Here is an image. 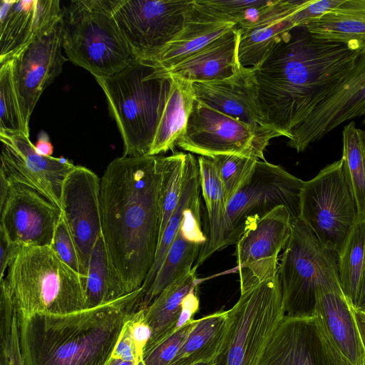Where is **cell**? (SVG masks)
Here are the masks:
<instances>
[{
  "label": "cell",
  "instance_id": "30",
  "mask_svg": "<svg viewBox=\"0 0 365 365\" xmlns=\"http://www.w3.org/2000/svg\"><path fill=\"white\" fill-rule=\"evenodd\" d=\"M196 269L193 267L189 274L166 287L144 309L145 320L151 329V336L145 348L176 330L182 301L196 289Z\"/></svg>",
  "mask_w": 365,
  "mask_h": 365
},
{
  "label": "cell",
  "instance_id": "37",
  "mask_svg": "<svg viewBox=\"0 0 365 365\" xmlns=\"http://www.w3.org/2000/svg\"><path fill=\"white\" fill-rule=\"evenodd\" d=\"M0 65V131L21 133L29 137L24 125L14 82L13 61Z\"/></svg>",
  "mask_w": 365,
  "mask_h": 365
},
{
  "label": "cell",
  "instance_id": "35",
  "mask_svg": "<svg viewBox=\"0 0 365 365\" xmlns=\"http://www.w3.org/2000/svg\"><path fill=\"white\" fill-rule=\"evenodd\" d=\"M343 168L357 208V220H365V159L359 128L351 120L342 131Z\"/></svg>",
  "mask_w": 365,
  "mask_h": 365
},
{
  "label": "cell",
  "instance_id": "45",
  "mask_svg": "<svg viewBox=\"0 0 365 365\" xmlns=\"http://www.w3.org/2000/svg\"><path fill=\"white\" fill-rule=\"evenodd\" d=\"M110 357L135 364L142 359L138 354L125 321Z\"/></svg>",
  "mask_w": 365,
  "mask_h": 365
},
{
  "label": "cell",
  "instance_id": "47",
  "mask_svg": "<svg viewBox=\"0 0 365 365\" xmlns=\"http://www.w3.org/2000/svg\"><path fill=\"white\" fill-rule=\"evenodd\" d=\"M21 247L10 242L0 232V272L1 279L4 277L6 270L11 260L16 256Z\"/></svg>",
  "mask_w": 365,
  "mask_h": 365
},
{
  "label": "cell",
  "instance_id": "7",
  "mask_svg": "<svg viewBox=\"0 0 365 365\" xmlns=\"http://www.w3.org/2000/svg\"><path fill=\"white\" fill-rule=\"evenodd\" d=\"M277 274L287 317L316 316L317 290L341 287L337 254L325 247L299 217L292 220Z\"/></svg>",
  "mask_w": 365,
  "mask_h": 365
},
{
  "label": "cell",
  "instance_id": "13",
  "mask_svg": "<svg viewBox=\"0 0 365 365\" xmlns=\"http://www.w3.org/2000/svg\"><path fill=\"white\" fill-rule=\"evenodd\" d=\"M0 174L9 183L33 188L61 208L64 181L76 165L64 158L38 153L29 137L21 133L0 131Z\"/></svg>",
  "mask_w": 365,
  "mask_h": 365
},
{
  "label": "cell",
  "instance_id": "50",
  "mask_svg": "<svg viewBox=\"0 0 365 365\" xmlns=\"http://www.w3.org/2000/svg\"><path fill=\"white\" fill-rule=\"evenodd\" d=\"M353 308L356 310L365 312V269L356 303Z\"/></svg>",
  "mask_w": 365,
  "mask_h": 365
},
{
  "label": "cell",
  "instance_id": "20",
  "mask_svg": "<svg viewBox=\"0 0 365 365\" xmlns=\"http://www.w3.org/2000/svg\"><path fill=\"white\" fill-rule=\"evenodd\" d=\"M58 0H1L0 64L14 59L63 19Z\"/></svg>",
  "mask_w": 365,
  "mask_h": 365
},
{
  "label": "cell",
  "instance_id": "8",
  "mask_svg": "<svg viewBox=\"0 0 365 365\" xmlns=\"http://www.w3.org/2000/svg\"><path fill=\"white\" fill-rule=\"evenodd\" d=\"M227 311V331L214 365H259L284 317L278 274L241 293Z\"/></svg>",
  "mask_w": 365,
  "mask_h": 365
},
{
  "label": "cell",
  "instance_id": "32",
  "mask_svg": "<svg viewBox=\"0 0 365 365\" xmlns=\"http://www.w3.org/2000/svg\"><path fill=\"white\" fill-rule=\"evenodd\" d=\"M200 179L198 161L192 153H186L182 191L158 244L153 265L142 286L143 296L150 288L168 251L180 227L187 210L200 200Z\"/></svg>",
  "mask_w": 365,
  "mask_h": 365
},
{
  "label": "cell",
  "instance_id": "15",
  "mask_svg": "<svg viewBox=\"0 0 365 365\" xmlns=\"http://www.w3.org/2000/svg\"><path fill=\"white\" fill-rule=\"evenodd\" d=\"M259 365H354L334 344L317 316L284 317Z\"/></svg>",
  "mask_w": 365,
  "mask_h": 365
},
{
  "label": "cell",
  "instance_id": "42",
  "mask_svg": "<svg viewBox=\"0 0 365 365\" xmlns=\"http://www.w3.org/2000/svg\"><path fill=\"white\" fill-rule=\"evenodd\" d=\"M344 0H309L307 4L290 16L294 27H304L335 9Z\"/></svg>",
  "mask_w": 365,
  "mask_h": 365
},
{
  "label": "cell",
  "instance_id": "33",
  "mask_svg": "<svg viewBox=\"0 0 365 365\" xmlns=\"http://www.w3.org/2000/svg\"><path fill=\"white\" fill-rule=\"evenodd\" d=\"M86 294L88 308L128 294L113 269L102 233L91 253L86 278Z\"/></svg>",
  "mask_w": 365,
  "mask_h": 365
},
{
  "label": "cell",
  "instance_id": "9",
  "mask_svg": "<svg viewBox=\"0 0 365 365\" xmlns=\"http://www.w3.org/2000/svg\"><path fill=\"white\" fill-rule=\"evenodd\" d=\"M299 218L325 247L339 255L357 221L356 201L341 158L304 181Z\"/></svg>",
  "mask_w": 365,
  "mask_h": 365
},
{
  "label": "cell",
  "instance_id": "29",
  "mask_svg": "<svg viewBox=\"0 0 365 365\" xmlns=\"http://www.w3.org/2000/svg\"><path fill=\"white\" fill-rule=\"evenodd\" d=\"M200 187L208 217V235L194 265L197 268L214 252L223 248L227 200L222 182L210 158H197Z\"/></svg>",
  "mask_w": 365,
  "mask_h": 365
},
{
  "label": "cell",
  "instance_id": "25",
  "mask_svg": "<svg viewBox=\"0 0 365 365\" xmlns=\"http://www.w3.org/2000/svg\"><path fill=\"white\" fill-rule=\"evenodd\" d=\"M316 316L337 349L353 364L365 365L353 307L341 287L324 286L317 290Z\"/></svg>",
  "mask_w": 365,
  "mask_h": 365
},
{
  "label": "cell",
  "instance_id": "41",
  "mask_svg": "<svg viewBox=\"0 0 365 365\" xmlns=\"http://www.w3.org/2000/svg\"><path fill=\"white\" fill-rule=\"evenodd\" d=\"M0 365H24L21 350L18 316L11 329L0 331Z\"/></svg>",
  "mask_w": 365,
  "mask_h": 365
},
{
  "label": "cell",
  "instance_id": "23",
  "mask_svg": "<svg viewBox=\"0 0 365 365\" xmlns=\"http://www.w3.org/2000/svg\"><path fill=\"white\" fill-rule=\"evenodd\" d=\"M200 201L187 210L180 227L138 309H145L160 293L173 282L189 274L206 242L200 221Z\"/></svg>",
  "mask_w": 365,
  "mask_h": 365
},
{
  "label": "cell",
  "instance_id": "12",
  "mask_svg": "<svg viewBox=\"0 0 365 365\" xmlns=\"http://www.w3.org/2000/svg\"><path fill=\"white\" fill-rule=\"evenodd\" d=\"M191 0H118L113 15L133 56L148 61L182 29Z\"/></svg>",
  "mask_w": 365,
  "mask_h": 365
},
{
  "label": "cell",
  "instance_id": "34",
  "mask_svg": "<svg viewBox=\"0 0 365 365\" xmlns=\"http://www.w3.org/2000/svg\"><path fill=\"white\" fill-rule=\"evenodd\" d=\"M365 269V220H357L338 255L341 289L354 307Z\"/></svg>",
  "mask_w": 365,
  "mask_h": 365
},
{
  "label": "cell",
  "instance_id": "53",
  "mask_svg": "<svg viewBox=\"0 0 365 365\" xmlns=\"http://www.w3.org/2000/svg\"><path fill=\"white\" fill-rule=\"evenodd\" d=\"M215 360H206V361H197L191 365H214Z\"/></svg>",
  "mask_w": 365,
  "mask_h": 365
},
{
  "label": "cell",
  "instance_id": "27",
  "mask_svg": "<svg viewBox=\"0 0 365 365\" xmlns=\"http://www.w3.org/2000/svg\"><path fill=\"white\" fill-rule=\"evenodd\" d=\"M304 27L316 38L342 43L360 53L365 52V0H344Z\"/></svg>",
  "mask_w": 365,
  "mask_h": 365
},
{
  "label": "cell",
  "instance_id": "11",
  "mask_svg": "<svg viewBox=\"0 0 365 365\" xmlns=\"http://www.w3.org/2000/svg\"><path fill=\"white\" fill-rule=\"evenodd\" d=\"M279 136L272 128L251 126L195 100L176 145L208 158L235 155L265 160L264 151L270 140Z\"/></svg>",
  "mask_w": 365,
  "mask_h": 365
},
{
  "label": "cell",
  "instance_id": "38",
  "mask_svg": "<svg viewBox=\"0 0 365 365\" xmlns=\"http://www.w3.org/2000/svg\"><path fill=\"white\" fill-rule=\"evenodd\" d=\"M210 158L223 186L227 202L250 175L258 160L235 155H218Z\"/></svg>",
  "mask_w": 365,
  "mask_h": 365
},
{
  "label": "cell",
  "instance_id": "44",
  "mask_svg": "<svg viewBox=\"0 0 365 365\" xmlns=\"http://www.w3.org/2000/svg\"><path fill=\"white\" fill-rule=\"evenodd\" d=\"M125 322L130 332L140 357L143 359L145 348L151 336V329L145 320V309L130 312Z\"/></svg>",
  "mask_w": 365,
  "mask_h": 365
},
{
  "label": "cell",
  "instance_id": "4",
  "mask_svg": "<svg viewBox=\"0 0 365 365\" xmlns=\"http://www.w3.org/2000/svg\"><path fill=\"white\" fill-rule=\"evenodd\" d=\"M86 277L65 264L51 246H22L1 279L19 318L64 314L88 308Z\"/></svg>",
  "mask_w": 365,
  "mask_h": 365
},
{
  "label": "cell",
  "instance_id": "1",
  "mask_svg": "<svg viewBox=\"0 0 365 365\" xmlns=\"http://www.w3.org/2000/svg\"><path fill=\"white\" fill-rule=\"evenodd\" d=\"M164 156L123 155L101 179V232L125 292L140 289L160 242Z\"/></svg>",
  "mask_w": 365,
  "mask_h": 365
},
{
  "label": "cell",
  "instance_id": "26",
  "mask_svg": "<svg viewBox=\"0 0 365 365\" xmlns=\"http://www.w3.org/2000/svg\"><path fill=\"white\" fill-rule=\"evenodd\" d=\"M309 0H280L277 9L255 26L239 30V63L243 67L258 66L284 37L295 28L290 16Z\"/></svg>",
  "mask_w": 365,
  "mask_h": 365
},
{
  "label": "cell",
  "instance_id": "6",
  "mask_svg": "<svg viewBox=\"0 0 365 365\" xmlns=\"http://www.w3.org/2000/svg\"><path fill=\"white\" fill-rule=\"evenodd\" d=\"M118 0H75L63 9V48L94 77L113 75L135 62L113 11Z\"/></svg>",
  "mask_w": 365,
  "mask_h": 365
},
{
  "label": "cell",
  "instance_id": "49",
  "mask_svg": "<svg viewBox=\"0 0 365 365\" xmlns=\"http://www.w3.org/2000/svg\"><path fill=\"white\" fill-rule=\"evenodd\" d=\"M353 311L365 357V312L356 310L354 308Z\"/></svg>",
  "mask_w": 365,
  "mask_h": 365
},
{
  "label": "cell",
  "instance_id": "17",
  "mask_svg": "<svg viewBox=\"0 0 365 365\" xmlns=\"http://www.w3.org/2000/svg\"><path fill=\"white\" fill-rule=\"evenodd\" d=\"M63 19L38 38L13 61V77L24 125L29 133L32 112L43 91L63 71L68 59L62 53Z\"/></svg>",
  "mask_w": 365,
  "mask_h": 365
},
{
  "label": "cell",
  "instance_id": "40",
  "mask_svg": "<svg viewBox=\"0 0 365 365\" xmlns=\"http://www.w3.org/2000/svg\"><path fill=\"white\" fill-rule=\"evenodd\" d=\"M50 246L65 264L84 276L75 242L63 214L56 227Z\"/></svg>",
  "mask_w": 365,
  "mask_h": 365
},
{
  "label": "cell",
  "instance_id": "43",
  "mask_svg": "<svg viewBox=\"0 0 365 365\" xmlns=\"http://www.w3.org/2000/svg\"><path fill=\"white\" fill-rule=\"evenodd\" d=\"M220 17L237 25L244 11L256 5L259 0H200Z\"/></svg>",
  "mask_w": 365,
  "mask_h": 365
},
{
  "label": "cell",
  "instance_id": "16",
  "mask_svg": "<svg viewBox=\"0 0 365 365\" xmlns=\"http://www.w3.org/2000/svg\"><path fill=\"white\" fill-rule=\"evenodd\" d=\"M0 232L19 247L50 246L61 209L29 187L9 183L0 204Z\"/></svg>",
  "mask_w": 365,
  "mask_h": 365
},
{
  "label": "cell",
  "instance_id": "28",
  "mask_svg": "<svg viewBox=\"0 0 365 365\" xmlns=\"http://www.w3.org/2000/svg\"><path fill=\"white\" fill-rule=\"evenodd\" d=\"M168 97L159 121L149 155L173 150L186 129L195 99L192 83L170 77Z\"/></svg>",
  "mask_w": 365,
  "mask_h": 365
},
{
  "label": "cell",
  "instance_id": "3",
  "mask_svg": "<svg viewBox=\"0 0 365 365\" xmlns=\"http://www.w3.org/2000/svg\"><path fill=\"white\" fill-rule=\"evenodd\" d=\"M142 295L140 288L68 314L18 317L24 365H105Z\"/></svg>",
  "mask_w": 365,
  "mask_h": 365
},
{
  "label": "cell",
  "instance_id": "2",
  "mask_svg": "<svg viewBox=\"0 0 365 365\" xmlns=\"http://www.w3.org/2000/svg\"><path fill=\"white\" fill-rule=\"evenodd\" d=\"M360 53L294 28L257 67L258 104L265 124L287 138L336 89Z\"/></svg>",
  "mask_w": 365,
  "mask_h": 365
},
{
  "label": "cell",
  "instance_id": "21",
  "mask_svg": "<svg viewBox=\"0 0 365 365\" xmlns=\"http://www.w3.org/2000/svg\"><path fill=\"white\" fill-rule=\"evenodd\" d=\"M195 99L255 128H269L259 106L252 68L240 64L231 76L215 81L193 83Z\"/></svg>",
  "mask_w": 365,
  "mask_h": 365
},
{
  "label": "cell",
  "instance_id": "52",
  "mask_svg": "<svg viewBox=\"0 0 365 365\" xmlns=\"http://www.w3.org/2000/svg\"><path fill=\"white\" fill-rule=\"evenodd\" d=\"M359 138L360 142L362 148L363 154L365 159V130L359 129Z\"/></svg>",
  "mask_w": 365,
  "mask_h": 365
},
{
  "label": "cell",
  "instance_id": "18",
  "mask_svg": "<svg viewBox=\"0 0 365 365\" xmlns=\"http://www.w3.org/2000/svg\"><path fill=\"white\" fill-rule=\"evenodd\" d=\"M365 115V52L331 94L291 133L287 145L297 153L345 122Z\"/></svg>",
  "mask_w": 365,
  "mask_h": 365
},
{
  "label": "cell",
  "instance_id": "36",
  "mask_svg": "<svg viewBox=\"0 0 365 365\" xmlns=\"http://www.w3.org/2000/svg\"><path fill=\"white\" fill-rule=\"evenodd\" d=\"M185 156L186 153L180 152L164 157L160 240L180 197L185 173Z\"/></svg>",
  "mask_w": 365,
  "mask_h": 365
},
{
  "label": "cell",
  "instance_id": "48",
  "mask_svg": "<svg viewBox=\"0 0 365 365\" xmlns=\"http://www.w3.org/2000/svg\"><path fill=\"white\" fill-rule=\"evenodd\" d=\"M35 148L38 153L44 156H51L53 151L49 137L44 131L39 133Z\"/></svg>",
  "mask_w": 365,
  "mask_h": 365
},
{
  "label": "cell",
  "instance_id": "5",
  "mask_svg": "<svg viewBox=\"0 0 365 365\" xmlns=\"http://www.w3.org/2000/svg\"><path fill=\"white\" fill-rule=\"evenodd\" d=\"M154 68L135 61L123 70L96 80L123 141V155H149L170 88V78H150Z\"/></svg>",
  "mask_w": 365,
  "mask_h": 365
},
{
  "label": "cell",
  "instance_id": "19",
  "mask_svg": "<svg viewBox=\"0 0 365 365\" xmlns=\"http://www.w3.org/2000/svg\"><path fill=\"white\" fill-rule=\"evenodd\" d=\"M100 192L101 179L79 165L68 175L62 188L61 209L86 277L91 251L102 233Z\"/></svg>",
  "mask_w": 365,
  "mask_h": 365
},
{
  "label": "cell",
  "instance_id": "31",
  "mask_svg": "<svg viewBox=\"0 0 365 365\" xmlns=\"http://www.w3.org/2000/svg\"><path fill=\"white\" fill-rule=\"evenodd\" d=\"M228 322V311H220L198 319L176 356L168 365H191L216 360L220 353Z\"/></svg>",
  "mask_w": 365,
  "mask_h": 365
},
{
  "label": "cell",
  "instance_id": "14",
  "mask_svg": "<svg viewBox=\"0 0 365 365\" xmlns=\"http://www.w3.org/2000/svg\"><path fill=\"white\" fill-rule=\"evenodd\" d=\"M292 217L284 206L248 226L236 243L240 293L275 277L278 256L291 233Z\"/></svg>",
  "mask_w": 365,
  "mask_h": 365
},
{
  "label": "cell",
  "instance_id": "39",
  "mask_svg": "<svg viewBox=\"0 0 365 365\" xmlns=\"http://www.w3.org/2000/svg\"><path fill=\"white\" fill-rule=\"evenodd\" d=\"M197 319H192L167 336L145 349L143 361L145 365H168L178 354Z\"/></svg>",
  "mask_w": 365,
  "mask_h": 365
},
{
  "label": "cell",
  "instance_id": "22",
  "mask_svg": "<svg viewBox=\"0 0 365 365\" xmlns=\"http://www.w3.org/2000/svg\"><path fill=\"white\" fill-rule=\"evenodd\" d=\"M235 26L216 15L200 0H191L181 31L157 55L143 62L157 71L168 69L198 52Z\"/></svg>",
  "mask_w": 365,
  "mask_h": 365
},
{
  "label": "cell",
  "instance_id": "54",
  "mask_svg": "<svg viewBox=\"0 0 365 365\" xmlns=\"http://www.w3.org/2000/svg\"><path fill=\"white\" fill-rule=\"evenodd\" d=\"M363 123L365 124V117H364V121H363Z\"/></svg>",
  "mask_w": 365,
  "mask_h": 365
},
{
  "label": "cell",
  "instance_id": "46",
  "mask_svg": "<svg viewBox=\"0 0 365 365\" xmlns=\"http://www.w3.org/2000/svg\"><path fill=\"white\" fill-rule=\"evenodd\" d=\"M199 308V299L195 293V289L190 292L183 299L182 311L178 319L177 329H179L191 322L192 317Z\"/></svg>",
  "mask_w": 365,
  "mask_h": 365
},
{
  "label": "cell",
  "instance_id": "24",
  "mask_svg": "<svg viewBox=\"0 0 365 365\" xmlns=\"http://www.w3.org/2000/svg\"><path fill=\"white\" fill-rule=\"evenodd\" d=\"M240 32L236 26L177 65L154 71L150 78L177 77L191 83L222 80L234 74L240 66L237 57Z\"/></svg>",
  "mask_w": 365,
  "mask_h": 365
},
{
  "label": "cell",
  "instance_id": "10",
  "mask_svg": "<svg viewBox=\"0 0 365 365\" xmlns=\"http://www.w3.org/2000/svg\"><path fill=\"white\" fill-rule=\"evenodd\" d=\"M304 181L279 165L258 160L248 178L227 202L223 247L236 244L245 230L279 206L298 218Z\"/></svg>",
  "mask_w": 365,
  "mask_h": 365
},
{
  "label": "cell",
  "instance_id": "51",
  "mask_svg": "<svg viewBox=\"0 0 365 365\" xmlns=\"http://www.w3.org/2000/svg\"><path fill=\"white\" fill-rule=\"evenodd\" d=\"M135 364L123 361L122 359H117L114 358H110L105 365H135Z\"/></svg>",
  "mask_w": 365,
  "mask_h": 365
}]
</instances>
